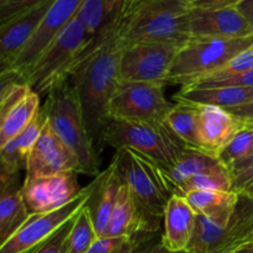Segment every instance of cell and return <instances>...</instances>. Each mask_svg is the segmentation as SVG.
I'll list each match as a JSON object with an SVG mask.
<instances>
[{
	"label": "cell",
	"mask_w": 253,
	"mask_h": 253,
	"mask_svg": "<svg viewBox=\"0 0 253 253\" xmlns=\"http://www.w3.org/2000/svg\"><path fill=\"white\" fill-rule=\"evenodd\" d=\"M120 49L116 34L79 62L69 76L99 155L105 146V132L111 120V100L121 81Z\"/></svg>",
	"instance_id": "6da1fadb"
},
{
	"label": "cell",
	"mask_w": 253,
	"mask_h": 253,
	"mask_svg": "<svg viewBox=\"0 0 253 253\" xmlns=\"http://www.w3.org/2000/svg\"><path fill=\"white\" fill-rule=\"evenodd\" d=\"M192 9L188 0H136L119 29L120 43L167 42L183 46L190 40Z\"/></svg>",
	"instance_id": "7a4b0ae2"
},
{
	"label": "cell",
	"mask_w": 253,
	"mask_h": 253,
	"mask_svg": "<svg viewBox=\"0 0 253 253\" xmlns=\"http://www.w3.org/2000/svg\"><path fill=\"white\" fill-rule=\"evenodd\" d=\"M41 109L54 133L77 156L82 174L96 177L100 173L99 153L89 135L83 110L71 79L57 83L48 91Z\"/></svg>",
	"instance_id": "3957f363"
},
{
	"label": "cell",
	"mask_w": 253,
	"mask_h": 253,
	"mask_svg": "<svg viewBox=\"0 0 253 253\" xmlns=\"http://www.w3.org/2000/svg\"><path fill=\"white\" fill-rule=\"evenodd\" d=\"M105 146L131 148L146 156L162 170L174 167L188 145L166 124L111 119L105 132Z\"/></svg>",
	"instance_id": "277c9868"
},
{
	"label": "cell",
	"mask_w": 253,
	"mask_h": 253,
	"mask_svg": "<svg viewBox=\"0 0 253 253\" xmlns=\"http://www.w3.org/2000/svg\"><path fill=\"white\" fill-rule=\"evenodd\" d=\"M91 42L90 35L77 15L46 47L22 82L39 95H47L57 83L69 78Z\"/></svg>",
	"instance_id": "5b68a950"
},
{
	"label": "cell",
	"mask_w": 253,
	"mask_h": 253,
	"mask_svg": "<svg viewBox=\"0 0 253 253\" xmlns=\"http://www.w3.org/2000/svg\"><path fill=\"white\" fill-rule=\"evenodd\" d=\"M113 163L124 185L127 187L140 209L160 230L166 207L172 193L168 189L162 170L153 161L131 148L115 150Z\"/></svg>",
	"instance_id": "8992f818"
},
{
	"label": "cell",
	"mask_w": 253,
	"mask_h": 253,
	"mask_svg": "<svg viewBox=\"0 0 253 253\" xmlns=\"http://www.w3.org/2000/svg\"><path fill=\"white\" fill-rule=\"evenodd\" d=\"M253 44V35L240 39H190L180 48L173 62L169 84H192L234 58Z\"/></svg>",
	"instance_id": "52a82bcc"
},
{
	"label": "cell",
	"mask_w": 253,
	"mask_h": 253,
	"mask_svg": "<svg viewBox=\"0 0 253 253\" xmlns=\"http://www.w3.org/2000/svg\"><path fill=\"white\" fill-rule=\"evenodd\" d=\"M252 241L253 198L239 193V202L226 224L197 216L194 235L185 253H229Z\"/></svg>",
	"instance_id": "ba28073f"
},
{
	"label": "cell",
	"mask_w": 253,
	"mask_h": 253,
	"mask_svg": "<svg viewBox=\"0 0 253 253\" xmlns=\"http://www.w3.org/2000/svg\"><path fill=\"white\" fill-rule=\"evenodd\" d=\"M179 48V44L167 42L121 44V79L168 85L170 69Z\"/></svg>",
	"instance_id": "9c48e42d"
},
{
	"label": "cell",
	"mask_w": 253,
	"mask_h": 253,
	"mask_svg": "<svg viewBox=\"0 0 253 253\" xmlns=\"http://www.w3.org/2000/svg\"><path fill=\"white\" fill-rule=\"evenodd\" d=\"M165 86L121 79L111 100L110 118L142 123L166 121L175 104L166 99Z\"/></svg>",
	"instance_id": "30bf717a"
},
{
	"label": "cell",
	"mask_w": 253,
	"mask_h": 253,
	"mask_svg": "<svg viewBox=\"0 0 253 253\" xmlns=\"http://www.w3.org/2000/svg\"><path fill=\"white\" fill-rule=\"evenodd\" d=\"M89 192V185H86L66 207L51 212L30 215L27 221L16 232L0 245V253H29L46 241L85 207Z\"/></svg>",
	"instance_id": "8fae6325"
},
{
	"label": "cell",
	"mask_w": 253,
	"mask_h": 253,
	"mask_svg": "<svg viewBox=\"0 0 253 253\" xmlns=\"http://www.w3.org/2000/svg\"><path fill=\"white\" fill-rule=\"evenodd\" d=\"M83 2L84 0H54L36 34L7 71L15 72L22 81L46 47L78 15Z\"/></svg>",
	"instance_id": "7c38bea8"
},
{
	"label": "cell",
	"mask_w": 253,
	"mask_h": 253,
	"mask_svg": "<svg viewBox=\"0 0 253 253\" xmlns=\"http://www.w3.org/2000/svg\"><path fill=\"white\" fill-rule=\"evenodd\" d=\"M24 182L64 172L81 173V165L73 151L54 133L48 123L30 152Z\"/></svg>",
	"instance_id": "4fadbf2b"
},
{
	"label": "cell",
	"mask_w": 253,
	"mask_h": 253,
	"mask_svg": "<svg viewBox=\"0 0 253 253\" xmlns=\"http://www.w3.org/2000/svg\"><path fill=\"white\" fill-rule=\"evenodd\" d=\"M78 173L64 172L22 183V195L30 214H44L58 210L72 202L79 188Z\"/></svg>",
	"instance_id": "5bb4252c"
},
{
	"label": "cell",
	"mask_w": 253,
	"mask_h": 253,
	"mask_svg": "<svg viewBox=\"0 0 253 253\" xmlns=\"http://www.w3.org/2000/svg\"><path fill=\"white\" fill-rule=\"evenodd\" d=\"M132 2L133 0H84L78 16L93 42L82 61L106 40L118 34Z\"/></svg>",
	"instance_id": "9a60e30c"
},
{
	"label": "cell",
	"mask_w": 253,
	"mask_h": 253,
	"mask_svg": "<svg viewBox=\"0 0 253 253\" xmlns=\"http://www.w3.org/2000/svg\"><path fill=\"white\" fill-rule=\"evenodd\" d=\"M190 39H240L252 36L253 29L237 7L198 9L189 15Z\"/></svg>",
	"instance_id": "2e32d148"
},
{
	"label": "cell",
	"mask_w": 253,
	"mask_h": 253,
	"mask_svg": "<svg viewBox=\"0 0 253 253\" xmlns=\"http://www.w3.org/2000/svg\"><path fill=\"white\" fill-rule=\"evenodd\" d=\"M54 0H44L37 6L0 25V72L12 66L22 49L39 30Z\"/></svg>",
	"instance_id": "e0dca14e"
},
{
	"label": "cell",
	"mask_w": 253,
	"mask_h": 253,
	"mask_svg": "<svg viewBox=\"0 0 253 253\" xmlns=\"http://www.w3.org/2000/svg\"><path fill=\"white\" fill-rule=\"evenodd\" d=\"M195 106L200 150L219 157L221 151L244 128V120L226 109L210 105Z\"/></svg>",
	"instance_id": "ac0fdd59"
},
{
	"label": "cell",
	"mask_w": 253,
	"mask_h": 253,
	"mask_svg": "<svg viewBox=\"0 0 253 253\" xmlns=\"http://www.w3.org/2000/svg\"><path fill=\"white\" fill-rule=\"evenodd\" d=\"M89 185V197L85 203L99 237L106 236L109 222L118 203L123 182L115 166L110 163L106 169L99 173Z\"/></svg>",
	"instance_id": "d6986e66"
},
{
	"label": "cell",
	"mask_w": 253,
	"mask_h": 253,
	"mask_svg": "<svg viewBox=\"0 0 253 253\" xmlns=\"http://www.w3.org/2000/svg\"><path fill=\"white\" fill-rule=\"evenodd\" d=\"M197 214L184 197L173 195L163 215L162 244L168 251L185 253L194 235Z\"/></svg>",
	"instance_id": "ffe728a7"
},
{
	"label": "cell",
	"mask_w": 253,
	"mask_h": 253,
	"mask_svg": "<svg viewBox=\"0 0 253 253\" xmlns=\"http://www.w3.org/2000/svg\"><path fill=\"white\" fill-rule=\"evenodd\" d=\"M158 231L160 230L140 209L127 187L123 184L109 222L106 236L136 237L142 234H157Z\"/></svg>",
	"instance_id": "44dd1931"
},
{
	"label": "cell",
	"mask_w": 253,
	"mask_h": 253,
	"mask_svg": "<svg viewBox=\"0 0 253 253\" xmlns=\"http://www.w3.org/2000/svg\"><path fill=\"white\" fill-rule=\"evenodd\" d=\"M19 175L0 177V245L7 241L31 215L25 204Z\"/></svg>",
	"instance_id": "7402d4cb"
},
{
	"label": "cell",
	"mask_w": 253,
	"mask_h": 253,
	"mask_svg": "<svg viewBox=\"0 0 253 253\" xmlns=\"http://www.w3.org/2000/svg\"><path fill=\"white\" fill-rule=\"evenodd\" d=\"M46 124V116L41 110L36 114L31 123L15 138L0 147V177H9L20 174L22 169H26L27 158L39 140Z\"/></svg>",
	"instance_id": "603a6c76"
},
{
	"label": "cell",
	"mask_w": 253,
	"mask_h": 253,
	"mask_svg": "<svg viewBox=\"0 0 253 253\" xmlns=\"http://www.w3.org/2000/svg\"><path fill=\"white\" fill-rule=\"evenodd\" d=\"M177 103L192 105H210L232 110L253 100V88L239 86H212V88H192L182 86L174 95Z\"/></svg>",
	"instance_id": "cb8c5ba5"
},
{
	"label": "cell",
	"mask_w": 253,
	"mask_h": 253,
	"mask_svg": "<svg viewBox=\"0 0 253 253\" xmlns=\"http://www.w3.org/2000/svg\"><path fill=\"white\" fill-rule=\"evenodd\" d=\"M224 167L226 166L216 156L198 148L188 147L174 167L168 170H161L169 192L172 195H177L180 187L192 177L200 173L221 169Z\"/></svg>",
	"instance_id": "d4e9b609"
},
{
	"label": "cell",
	"mask_w": 253,
	"mask_h": 253,
	"mask_svg": "<svg viewBox=\"0 0 253 253\" xmlns=\"http://www.w3.org/2000/svg\"><path fill=\"white\" fill-rule=\"evenodd\" d=\"M184 198L197 216H205L220 224H226L239 202V193L194 190Z\"/></svg>",
	"instance_id": "484cf974"
},
{
	"label": "cell",
	"mask_w": 253,
	"mask_h": 253,
	"mask_svg": "<svg viewBox=\"0 0 253 253\" xmlns=\"http://www.w3.org/2000/svg\"><path fill=\"white\" fill-rule=\"evenodd\" d=\"M166 124L187 143L188 147L200 150L197 127V106L175 103L166 119Z\"/></svg>",
	"instance_id": "4316f807"
},
{
	"label": "cell",
	"mask_w": 253,
	"mask_h": 253,
	"mask_svg": "<svg viewBox=\"0 0 253 253\" xmlns=\"http://www.w3.org/2000/svg\"><path fill=\"white\" fill-rule=\"evenodd\" d=\"M95 226L85 207L78 212L68 237V253H86L98 240Z\"/></svg>",
	"instance_id": "83f0119b"
},
{
	"label": "cell",
	"mask_w": 253,
	"mask_h": 253,
	"mask_svg": "<svg viewBox=\"0 0 253 253\" xmlns=\"http://www.w3.org/2000/svg\"><path fill=\"white\" fill-rule=\"evenodd\" d=\"M245 123V121H244ZM253 153V126L245 123L244 128L232 138L231 142L221 151L219 160L230 168L239 161L249 157Z\"/></svg>",
	"instance_id": "f1b7e54d"
},
{
	"label": "cell",
	"mask_w": 253,
	"mask_h": 253,
	"mask_svg": "<svg viewBox=\"0 0 253 253\" xmlns=\"http://www.w3.org/2000/svg\"><path fill=\"white\" fill-rule=\"evenodd\" d=\"M253 69V44L246 48L245 51L240 52L239 54L230 59L225 66L215 71L214 73L199 79L192 84H188L184 86H194V85H203V84L212 83V82L221 81V79L229 78V77L236 76V74L244 73V72L251 71Z\"/></svg>",
	"instance_id": "f546056e"
},
{
	"label": "cell",
	"mask_w": 253,
	"mask_h": 253,
	"mask_svg": "<svg viewBox=\"0 0 253 253\" xmlns=\"http://www.w3.org/2000/svg\"><path fill=\"white\" fill-rule=\"evenodd\" d=\"M77 215L72 217L69 221H67L58 231L54 232L46 241L40 244L29 253H68V237L74 221H76Z\"/></svg>",
	"instance_id": "4dcf8cb0"
},
{
	"label": "cell",
	"mask_w": 253,
	"mask_h": 253,
	"mask_svg": "<svg viewBox=\"0 0 253 253\" xmlns=\"http://www.w3.org/2000/svg\"><path fill=\"white\" fill-rule=\"evenodd\" d=\"M136 249L135 237H98L86 253H133Z\"/></svg>",
	"instance_id": "1f68e13d"
},
{
	"label": "cell",
	"mask_w": 253,
	"mask_h": 253,
	"mask_svg": "<svg viewBox=\"0 0 253 253\" xmlns=\"http://www.w3.org/2000/svg\"><path fill=\"white\" fill-rule=\"evenodd\" d=\"M43 1L44 0H4L0 2V25Z\"/></svg>",
	"instance_id": "d6a6232c"
},
{
	"label": "cell",
	"mask_w": 253,
	"mask_h": 253,
	"mask_svg": "<svg viewBox=\"0 0 253 253\" xmlns=\"http://www.w3.org/2000/svg\"><path fill=\"white\" fill-rule=\"evenodd\" d=\"M136 249L133 253H174L163 246L162 235L157 239L156 234H142L135 237Z\"/></svg>",
	"instance_id": "836d02e7"
},
{
	"label": "cell",
	"mask_w": 253,
	"mask_h": 253,
	"mask_svg": "<svg viewBox=\"0 0 253 253\" xmlns=\"http://www.w3.org/2000/svg\"><path fill=\"white\" fill-rule=\"evenodd\" d=\"M232 190L253 198V167L232 175Z\"/></svg>",
	"instance_id": "e575fe53"
},
{
	"label": "cell",
	"mask_w": 253,
	"mask_h": 253,
	"mask_svg": "<svg viewBox=\"0 0 253 253\" xmlns=\"http://www.w3.org/2000/svg\"><path fill=\"white\" fill-rule=\"evenodd\" d=\"M242 0H193L190 4L198 9H226V7H236Z\"/></svg>",
	"instance_id": "d590c367"
},
{
	"label": "cell",
	"mask_w": 253,
	"mask_h": 253,
	"mask_svg": "<svg viewBox=\"0 0 253 253\" xmlns=\"http://www.w3.org/2000/svg\"><path fill=\"white\" fill-rule=\"evenodd\" d=\"M229 111L234 114L235 116L241 119V120H253V100L249 101V103L240 106V108L232 109V110Z\"/></svg>",
	"instance_id": "8d00e7d4"
},
{
	"label": "cell",
	"mask_w": 253,
	"mask_h": 253,
	"mask_svg": "<svg viewBox=\"0 0 253 253\" xmlns=\"http://www.w3.org/2000/svg\"><path fill=\"white\" fill-rule=\"evenodd\" d=\"M236 7L253 29V0H242Z\"/></svg>",
	"instance_id": "74e56055"
},
{
	"label": "cell",
	"mask_w": 253,
	"mask_h": 253,
	"mask_svg": "<svg viewBox=\"0 0 253 253\" xmlns=\"http://www.w3.org/2000/svg\"><path fill=\"white\" fill-rule=\"evenodd\" d=\"M253 167V153L250 155L249 157L244 158V160L239 161L237 163H235L231 168H230V173H231V177L234 174H237L240 172H244V170L249 169V168Z\"/></svg>",
	"instance_id": "f35d334b"
},
{
	"label": "cell",
	"mask_w": 253,
	"mask_h": 253,
	"mask_svg": "<svg viewBox=\"0 0 253 253\" xmlns=\"http://www.w3.org/2000/svg\"><path fill=\"white\" fill-rule=\"evenodd\" d=\"M229 253H253V241L249 242V244L246 245H242V246H240L239 249L234 250V251Z\"/></svg>",
	"instance_id": "ab89813d"
},
{
	"label": "cell",
	"mask_w": 253,
	"mask_h": 253,
	"mask_svg": "<svg viewBox=\"0 0 253 253\" xmlns=\"http://www.w3.org/2000/svg\"><path fill=\"white\" fill-rule=\"evenodd\" d=\"M245 123L247 124V125H251V126H253V120H244Z\"/></svg>",
	"instance_id": "60d3db41"
},
{
	"label": "cell",
	"mask_w": 253,
	"mask_h": 253,
	"mask_svg": "<svg viewBox=\"0 0 253 253\" xmlns=\"http://www.w3.org/2000/svg\"><path fill=\"white\" fill-rule=\"evenodd\" d=\"M188 1H189V2H192V1H193V0H188Z\"/></svg>",
	"instance_id": "b9f144b4"
},
{
	"label": "cell",
	"mask_w": 253,
	"mask_h": 253,
	"mask_svg": "<svg viewBox=\"0 0 253 253\" xmlns=\"http://www.w3.org/2000/svg\"><path fill=\"white\" fill-rule=\"evenodd\" d=\"M1 1H4V0H0V2H1Z\"/></svg>",
	"instance_id": "7bdbcfd3"
},
{
	"label": "cell",
	"mask_w": 253,
	"mask_h": 253,
	"mask_svg": "<svg viewBox=\"0 0 253 253\" xmlns=\"http://www.w3.org/2000/svg\"><path fill=\"white\" fill-rule=\"evenodd\" d=\"M133 1H136V0H133Z\"/></svg>",
	"instance_id": "ee69618b"
}]
</instances>
